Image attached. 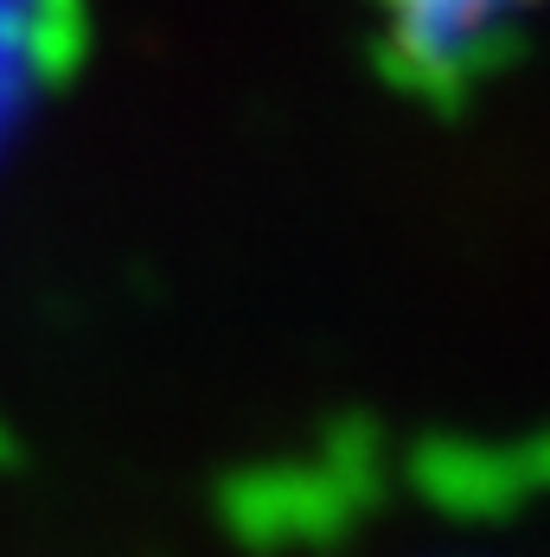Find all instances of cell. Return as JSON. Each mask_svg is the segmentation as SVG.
Listing matches in <instances>:
<instances>
[{
    "mask_svg": "<svg viewBox=\"0 0 550 557\" xmlns=\"http://www.w3.org/2000/svg\"><path fill=\"white\" fill-rule=\"evenodd\" d=\"M532 7L538 0H372L390 71L436 103L467 97L512 58V33Z\"/></svg>",
    "mask_w": 550,
    "mask_h": 557,
    "instance_id": "6da1fadb",
    "label": "cell"
},
{
    "mask_svg": "<svg viewBox=\"0 0 550 557\" xmlns=\"http://www.w3.org/2000/svg\"><path fill=\"white\" fill-rule=\"evenodd\" d=\"M64 26H71V0H0V135L58 64Z\"/></svg>",
    "mask_w": 550,
    "mask_h": 557,
    "instance_id": "7a4b0ae2",
    "label": "cell"
}]
</instances>
